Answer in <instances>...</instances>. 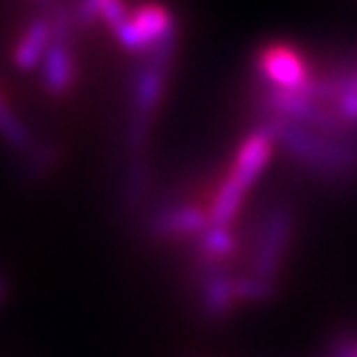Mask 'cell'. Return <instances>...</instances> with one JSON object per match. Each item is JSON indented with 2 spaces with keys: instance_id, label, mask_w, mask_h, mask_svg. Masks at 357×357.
I'll use <instances>...</instances> for the list:
<instances>
[{
  "instance_id": "3",
  "label": "cell",
  "mask_w": 357,
  "mask_h": 357,
  "mask_svg": "<svg viewBox=\"0 0 357 357\" xmlns=\"http://www.w3.org/2000/svg\"><path fill=\"white\" fill-rule=\"evenodd\" d=\"M289 231H291V220L284 211L273 213L271 220L265 224L257 250V261H254V267H257L261 280H267L275 271V265L282 259V252L287 248Z\"/></svg>"
},
{
  "instance_id": "10",
  "label": "cell",
  "mask_w": 357,
  "mask_h": 357,
  "mask_svg": "<svg viewBox=\"0 0 357 357\" xmlns=\"http://www.w3.org/2000/svg\"><path fill=\"white\" fill-rule=\"evenodd\" d=\"M0 132L3 136L13 142L15 146H24L29 140H26V132H24V127L13 119V114L9 112V108L5 106V101L0 99Z\"/></svg>"
},
{
  "instance_id": "2",
  "label": "cell",
  "mask_w": 357,
  "mask_h": 357,
  "mask_svg": "<svg viewBox=\"0 0 357 357\" xmlns=\"http://www.w3.org/2000/svg\"><path fill=\"white\" fill-rule=\"evenodd\" d=\"M271 153H273V136L267 130L259 132V134H252L239 146V153H237L231 176L228 178L248 192L254 183H257L261 172L267 168V164L271 160Z\"/></svg>"
},
{
  "instance_id": "12",
  "label": "cell",
  "mask_w": 357,
  "mask_h": 357,
  "mask_svg": "<svg viewBox=\"0 0 357 357\" xmlns=\"http://www.w3.org/2000/svg\"><path fill=\"white\" fill-rule=\"evenodd\" d=\"M0 293H3V291H0Z\"/></svg>"
},
{
  "instance_id": "4",
  "label": "cell",
  "mask_w": 357,
  "mask_h": 357,
  "mask_svg": "<svg viewBox=\"0 0 357 357\" xmlns=\"http://www.w3.org/2000/svg\"><path fill=\"white\" fill-rule=\"evenodd\" d=\"M54 29H52V22L47 17H41V20H35L31 26L24 31V35L20 37L17 41V47H15V63L22 67V69H31L35 67L47 52V47L52 45V35Z\"/></svg>"
},
{
  "instance_id": "8",
  "label": "cell",
  "mask_w": 357,
  "mask_h": 357,
  "mask_svg": "<svg viewBox=\"0 0 357 357\" xmlns=\"http://www.w3.org/2000/svg\"><path fill=\"white\" fill-rule=\"evenodd\" d=\"M237 299L235 293V280L213 275L205 287V305L211 312H222L231 308V303Z\"/></svg>"
},
{
  "instance_id": "11",
  "label": "cell",
  "mask_w": 357,
  "mask_h": 357,
  "mask_svg": "<svg viewBox=\"0 0 357 357\" xmlns=\"http://www.w3.org/2000/svg\"><path fill=\"white\" fill-rule=\"evenodd\" d=\"M340 357H357V342L344 344V347L340 349Z\"/></svg>"
},
{
  "instance_id": "7",
  "label": "cell",
  "mask_w": 357,
  "mask_h": 357,
  "mask_svg": "<svg viewBox=\"0 0 357 357\" xmlns=\"http://www.w3.org/2000/svg\"><path fill=\"white\" fill-rule=\"evenodd\" d=\"M207 218L202 211L192 209V207H181V209H172L168 213L162 215V220L158 222V228L164 233H172V235H185V233H196L200 228L207 226Z\"/></svg>"
},
{
  "instance_id": "9",
  "label": "cell",
  "mask_w": 357,
  "mask_h": 357,
  "mask_svg": "<svg viewBox=\"0 0 357 357\" xmlns=\"http://www.w3.org/2000/svg\"><path fill=\"white\" fill-rule=\"evenodd\" d=\"M202 250H205L209 259H226L235 250V237L226 226L211 224L209 231L205 233V239H202Z\"/></svg>"
},
{
  "instance_id": "1",
  "label": "cell",
  "mask_w": 357,
  "mask_h": 357,
  "mask_svg": "<svg viewBox=\"0 0 357 357\" xmlns=\"http://www.w3.org/2000/svg\"><path fill=\"white\" fill-rule=\"evenodd\" d=\"M261 69L275 91H310V73L303 59L289 45H271L261 54Z\"/></svg>"
},
{
  "instance_id": "5",
  "label": "cell",
  "mask_w": 357,
  "mask_h": 357,
  "mask_svg": "<svg viewBox=\"0 0 357 357\" xmlns=\"http://www.w3.org/2000/svg\"><path fill=\"white\" fill-rule=\"evenodd\" d=\"M73 78V61L63 39L52 41L43 56V80L54 93L65 91Z\"/></svg>"
},
{
  "instance_id": "6",
  "label": "cell",
  "mask_w": 357,
  "mask_h": 357,
  "mask_svg": "<svg viewBox=\"0 0 357 357\" xmlns=\"http://www.w3.org/2000/svg\"><path fill=\"white\" fill-rule=\"evenodd\" d=\"M245 190L239 188L237 183H233L231 178L222 185V190L218 192L215 200H213V207H211V224L213 226H228L239 213L241 205H243V198H245Z\"/></svg>"
}]
</instances>
